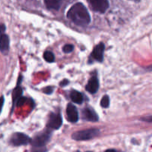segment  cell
<instances>
[{"instance_id": "21", "label": "cell", "mask_w": 152, "mask_h": 152, "mask_svg": "<svg viewBox=\"0 0 152 152\" xmlns=\"http://www.w3.org/2000/svg\"><path fill=\"white\" fill-rule=\"evenodd\" d=\"M68 80H65L64 81H62V83H60V86H66V85H68Z\"/></svg>"}, {"instance_id": "1", "label": "cell", "mask_w": 152, "mask_h": 152, "mask_svg": "<svg viewBox=\"0 0 152 152\" xmlns=\"http://www.w3.org/2000/svg\"><path fill=\"white\" fill-rule=\"evenodd\" d=\"M68 18L71 19L75 25L84 27L91 22V16L87 8L83 3H76L68 12Z\"/></svg>"}, {"instance_id": "6", "label": "cell", "mask_w": 152, "mask_h": 152, "mask_svg": "<svg viewBox=\"0 0 152 152\" xmlns=\"http://www.w3.org/2000/svg\"><path fill=\"white\" fill-rule=\"evenodd\" d=\"M62 125V119L59 114H55L52 113L49 117L48 121L47 127L52 129H59Z\"/></svg>"}, {"instance_id": "4", "label": "cell", "mask_w": 152, "mask_h": 152, "mask_svg": "<svg viewBox=\"0 0 152 152\" xmlns=\"http://www.w3.org/2000/svg\"><path fill=\"white\" fill-rule=\"evenodd\" d=\"M31 139L26 134L22 133H15L12 135L10 140V143L13 146H20L29 144Z\"/></svg>"}, {"instance_id": "15", "label": "cell", "mask_w": 152, "mask_h": 152, "mask_svg": "<svg viewBox=\"0 0 152 152\" xmlns=\"http://www.w3.org/2000/svg\"><path fill=\"white\" fill-rule=\"evenodd\" d=\"M43 57H44L45 60L48 62H54V55L52 52L50 51H45L43 55Z\"/></svg>"}, {"instance_id": "23", "label": "cell", "mask_w": 152, "mask_h": 152, "mask_svg": "<svg viewBox=\"0 0 152 152\" xmlns=\"http://www.w3.org/2000/svg\"><path fill=\"white\" fill-rule=\"evenodd\" d=\"M76 152H80V151H76ZM86 152H92V151H86Z\"/></svg>"}, {"instance_id": "3", "label": "cell", "mask_w": 152, "mask_h": 152, "mask_svg": "<svg viewBox=\"0 0 152 152\" xmlns=\"http://www.w3.org/2000/svg\"><path fill=\"white\" fill-rule=\"evenodd\" d=\"M99 130L96 129H87L84 131L77 132L72 134V138L77 141H85L89 140L93 138L96 137L99 134Z\"/></svg>"}, {"instance_id": "13", "label": "cell", "mask_w": 152, "mask_h": 152, "mask_svg": "<svg viewBox=\"0 0 152 152\" xmlns=\"http://www.w3.org/2000/svg\"><path fill=\"white\" fill-rule=\"evenodd\" d=\"M71 100L77 104H82L83 102V95L80 92L77 91H72L71 92Z\"/></svg>"}, {"instance_id": "18", "label": "cell", "mask_w": 152, "mask_h": 152, "mask_svg": "<svg viewBox=\"0 0 152 152\" xmlns=\"http://www.w3.org/2000/svg\"><path fill=\"white\" fill-rule=\"evenodd\" d=\"M4 96H1V97H0V114H1V110H2V107H3V105H4Z\"/></svg>"}, {"instance_id": "10", "label": "cell", "mask_w": 152, "mask_h": 152, "mask_svg": "<svg viewBox=\"0 0 152 152\" xmlns=\"http://www.w3.org/2000/svg\"><path fill=\"white\" fill-rule=\"evenodd\" d=\"M99 80H98L97 77H95V76H93L89 80L88 83L86 87V89L88 92L94 94L97 92L98 89H99Z\"/></svg>"}, {"instance_id": "16", "label": "cell", "mask_w": 152, "mask_h": 152, "mask_svg": "<svg viewBox=\"0 0 152 152\" xmlns=\"http://www.w3.org/2000/svg\"><path fill=\"white\" fill-rule=\"evenodd\" d=\"M109 104H110V99H109V96L108 95H105L101 99V102H100V105L102 108H108L109 106Z\"/></svg>"}, {"instance_id": "20", "label": "cell", "mask_w": 152, "mask_h": 152, "mask_svg": "<svg viewBox=\"0 0 152 152\" xmlns=\"http://www.w3.org/2000/svg\"><path fill=\"white\" fill-rule=\"evenodd\" d=\"M4 31H5V26L4 25H0V32L1 34H3V32H4Z\"/></svg>"}, {"instance_id": "12", "label": "cell", "mask_w": 152, "mask_h": 152, "mask_svg": "<svg viewBox=\"0 0 152 152\" xmlns=\"http://www.w3.org/2000/svg\"><path fill=\"white\" fill-rule=\"evenodd\" d=\"M47 8L50 10H59L61 6V0H44Z\"/></svg>"}, {"instance_id": "14", "label": "cell", "mask_w": 152, "mask_h": 152, "mask_svg": "<svg viewBox=\"0 0 152 152\" xmlns=\"http://www.w3.org/2000/svg\"><path fill=\"white\" fill-rule=\"evenodd\" d=\"M22 89L19 87H17L16 88H15L13 93V102H15V101L17 102L18 99H19V98L22 97Z\"/></svg>"}, {"instance_id": "2", "label": "cell", "mask_w": 152, "mask_h": 152, "mask_svg": "<svg viewBox=\"0 0 152 152\" xmlns=\"http://www.w3.org/2000/svg\"><path fill=\"white\" fill-rule=\"evenodd\" d=\"M50 133L49 132H45L37 135L31 141V145L33 146V152H45L46 149L45 146L49 142L50 139Z\"/></svg>"}, {"instance_id": "9", "label": "cell", "mask_w": 152, "mask_h": 152, "mask_svg": "<svg viewBox=\"0 0 152 152\" xmlns=\"http://www.w3.org/2000/svg\"><path fill=\"white\" fill-rule=\"evenodd\" d=\"M83 118L90 122H96L99 120V117L94 110L88 107L83 110Z\"/></svg>"}, {"instance_id": "22", "label": "cell", "mask_w": 152, "mask_h": 152, "mask_svg": "<svg viewBox=\"0 0 152 152\" xmlns=\"http://www.w3.org/2000/svg\"><path fill=\"white\" fill-rule=\"evenodd\" d=\"M105 152H123V151H118V150H116V149H108Z\"/></svg>"}, {"instance_id": "8", "label": "cell", "mask_w": 152, "mask_h": 152, "mask_svg": "<svg viewBox=\"0 0 152 152\" xmlns=\"http://www.w3.org/2000/svg\"><path fill=\"white\" fill-rule=\"evenodd\" d=\"M104 50H105V45L102 42L99 43L94 48L92 51L91 56L95 60L98 62H102L104 58Z\"/></svg>"}, {"instance_id": "7", "label": "cell", "mask_w": 152, "mask_h": 152, "mask_svg": "<svg viewBox=\"0 0 152 152\" xmlns=\"http://www.w3.org/2000/svg\"><path fill=\"white\" fill-rule=\"evenodd\" d=\"M66 114L68 121L76 123L79 120V114L77 108L72 104H68L66 108Z\"/></svg>"}, {"instance_id": "19", "label": "cell", "mask_w": 152, "mask_h": 152, "mask_svg": "<svg viewBox=\"0 0 152 152\" xmlns=\"http://www.w3.org/2000/svg\"><path fill=\"white\" fill-rule=\"evenodd\" d=\"M44 91L45 92L46 94H51L52 91H53V88H50V87L46 88L45 90Z\"/></svg>"}, {"instance_id": "17", "label": "cell", "mask_w": 152, "mask_h": 152, "mask_svg": "<svg viewBox=\"0 0 152 152\" xmlns=\"http://www.w3.org/2000/svg\"><path fill=\"white\" fill-rule=\"evenodd\" d=\"M74 47L73 45L68 44V45H65L63 47V51L65 52V53H68L72 52L73 50H74Z\"/></svg>"}, {"instance_id": "5", "label": "cell", "mask_w": 152, "mask_h": 152, "mask_svg": "<svg viewBox=\"0 0 152 152\" xmlns=\"http://www.w3.org/2000/svg\"><path fill=\"white\" fill-rule=\"evenodd\" d=\"M93 10L99 13H105L109 7L108 0H88Z\"/></svg>"}, {"instance_id": "11", "label": "cell", "mask_w": 152, "mask_h": 152, "mask_svg": "<svg viewBox=\"0 0 152 152\" xmlns=\"http://www.w3.org/2000/svg\"><path fill=\"white\" fill-rule=\"evenodd\" d=\"M0 50L4 54L7 53L9 50V37L4 34L0 36Z\"/></svg>"}]
</instances>
